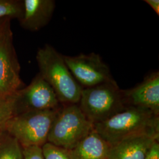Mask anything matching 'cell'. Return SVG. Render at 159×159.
<instances>
[{
    "label": "cell",
    "mask_w": 159,
    "mask_h": 159,
    "mask_svg": "<svg viewBox=\"0 0 159 159\" xmlns=\"http://www.w3.org/2000/svg\"><path fill=\"white\" fill-rule=\"evenodd\" d=\"M93 125L94 130L110 146L138 134H159V115L146 109L127 106L108 119Z\"/></svg>",
    "instance_id": "cell-1"
},
{
    "label": "cell",
    "mask_w": 159,
    "mask_h": 159,
    "mask_svg": "<svg viewBox=\"0 0 159 159\" xmlns=\"http://www.w3.org/2000/svg\"><path fill=\"white\" fill-rule=\"evenodd\" d=\"M15 94L11 96L0 98V132L5 130L7 123L16 115Z\"/></svg>",
    "instance_id": "cell-15"
},
{
    "label": "cell",
    "mask_w": 159,
    "mask_h": 159,
    "mask_svg": "<svg viewBox=\"0 0 159 159\" xmlns=\"http://www.w3.org/2000/svg\"><path fill=\"white\" fill-rule=\"evenodd\" d=\"M23 11V1L0 0V19L9 18L20 20Z\"/></svg>",
    "instance_id": "cell-14"
},
{
    "label": "cell",
    "mask_w": 159,
    "mask_h": 159,
    "mask_svg": "<svg viewBox=\"0 0 159 159\" xmlns=\"http://www.w3.org/2000/svg\"><path fill=\"white\" fill-rule=\"evenodd\" d=\"M58 109L31 111L16 114L7 123L5 130L17 140L22 148L42 147L47 142L51 125Z\"/></svg>",
    "instance_id": "cell-5"
},
{
    "label": "cell",
    "mask_w": 159,
    "mask_h": 159,
    "mask_svg": "<svg viewBox=\"0 0 159 159\" xmlns=\"http://www.w3.org/2000/svg\"><path fill=\"white\" fill-rule=\"evenodd\" d=\"M159 134L141 133L126 137L110 146L107 159H145Z\"/></svg>",
    "instance_id": "cell-10"
},
{
    "label": "cell",
    "mask_w": 159,
    "mask_h": 159,
    "mask_svg": "<svg viewBox=\"0 0 159 159\" xmlns=\"http://www.w3.org/2000/svg\"><path fill=\"white\" fill-rule=\"evenodd\" d=\"M16 114L31 111L57 110L62 106L54 91L39 73L29 85L15 94Z\"/></svg>",
    "instance_id": "cell-8"
},
{
    "label": "cell",
    "mask_w": 159,
    "mask_h": 159,
    "mask_svg": "<svg viewBox=\"0 0 159 159\" xmlns=\"http://www.w3.org/2000/svg\"><path fill=\"white\" fill-rule=\"evenodd\" d=\"M36 60L39 73L51 86L60 104H78L83 88L68 69L64 55L46 44L38 50Z\"/></svg>",
    "instance_id": "cell-2"
},
{
    "label": "cell",
    "mask_w": 159,
    "mask_h": 159,
    "mask_svg": "<svg viewBox=\"0 0 159 159\" xmlns=\"http://www.w3.org/2000/svg\"><path fill=\"white\" fill-rule=\"evenodd\" d=\"M11 18H4L0 19V35L2 33V31L6 29V27L10 24Z\"/></svg>",
    "instance_id": "cell-20"
},
{
    "label": "cell",
    "mask_w": 159,
    "mask_h": 159,
    "mask_svg": "<svg viewBox=\"0 0 159 159\" xmlns=\"http://www.w3.org/2000/svg\"><path fill=\"white\" fill-rule=\"evenodd\" d=\"M44 159H71L69 150L47 142L42 147Z\"/></svg>",
    "instance_id": "cell-16"
},
{
    "label": "cell",
    "mask_w": 159,
    "mask_h": 159,
    "mask_svg": "<svg viewBox=\"0 0 159 159\" xmlns=\"http://www.w3.org/2000/svg\"><path fill=\"white\" fill-rule=\"evenodd\" d=\"M144 1L149 5L157 16H159V0H144Z\"/></svg>",
    "instance_id": "cell-19"
},
{
    "label": "cell",
    "mask_w": 159,
    "mask_h": 159,
    "mask_svg": "<svg viewBox=\"0 0 159 159\" xmlns=\"http://www.w3.org/2000/svg\"><path fill=\"white\" fill-rule=\"evenodd\" d=\"M23 159H44L42 148L40 146H30L23 148Z\"/></svg>",
    "instance_id": "cell-17"
},
{
    "label": "cell",
    "mask_w": 159,
    "mask_h": 159,
    "mask_svg": "<svg viewBox=\"0 0 159 159\" xmlns=\"http://www.w3.org/2000/svg\"><path fill=\"white\" fill-rule=\"evenodd\" d=\"M94 130L78 104L62 105L57 111L47 142L71 150Z\"/></svg>",
    "instance_id": "cell-4"
},
{
    "label": "cell",
    "mask_w": 159,
    "mask_h": 159,
    "mask_svg": "<svg viewBox=\"0 0 159 159\" xmlns=\"http://www.w3.org/2000/svg\"><path fill=\"white\" fill-rule=\"evenodd\" d=\"M0 159H23L21 146L6 130L0 132Z\"/></svg>",
    "instance_id": "cell-13"
},
{
    "label": "cell",
    "mask_w": 159,
    "mask_h": 159,
    "mask_svg": "<svg viewBox=\"0 0 159 159\" xmlns=\"http://www.w3.org/2000/svg\"><path fill=\"white\" fill-rule=\"evenodd\" d=\"M125 106L148 110L159 115V73L152 72L134 87L122 90Z\"/></svg>",
    "instance_id": "cell-9"
},
{
    "label": "cell",
    "mask_w": 159,
    "mask_h": 159,
    "mask_svg": "<svg viewBox=\"0 0 159 159\" xmlns=\"http://www.w3.org/2000/svg\"><path fill=\"white\" fill-rule=\"evenodd\" d=\"M22 17L19 23L23 29L38 31L49 23L56 8L54 0H23Z\"/></svg>",
    "instance_id": "cell-11"
},
{
    "label": "cell",
    "mask_w": 159,
    "mask_h": 159,
    "mask_svg": "<svg viewBox=\"0 0 159 159\" xmlns=\"http://www.w3.org/2000/svg\"><path fill=\"white\" fill-rule=\"evenodd\" d=\"M64 58L74 79L83 89L116 81L108 66L95 52L75 56L64 55Z\"/></svg>",
    "instance_id": "cell-6"
},
{
    "label": "cell",
    "mask_w": 159,
    "mask_h": 159,
    "mask_svg": "<svg viewBox=\"0 0 159 159\" xmlns=\"http://www.w3.org/2000/svg\"><path fill=\"white\" fill-rule=\"evenodd\" d=\"M110 145L94 130L72 150L71 159H107Z\"/></svg>",
    "instance_id": "cell-12"
},
{
    "label": "cell",
    "mask_w": 159,
    "mask_h": 159,
    "mask_svg": "<svg viewBox=\"0 0 159 159\" xmlns=\"http://www.w3.org/2000/svg\"><path fill=\"white\" fill-rule=\"evenodd\" d=\"M78 105L93 125L119 113L126 107L116 81L83 89Z\"/></svg>",
    "instance_id": "cell-3"
},
{
    "label": "cell",
    "mask_w": 159,
    "mask_h": 159,
    "mask_svg": "<svg viewBox=\"0 0 159 159\" xmlns=\"http://www.w3.org/2000/svg\"><path fill=\"white\" fill-rule=\"evenodd\" d=\"M145 159H159V141L154 143L153 146L149 150Z\"/></svg>",
    "instance_id": "cell-18"
},
{
    "label": "cell",
    "mask_w": 159,
    "mask_h": 159,
    "mask_svg": "<svg viewBox=\"0 0 159 159\" xmlns=\"http://www.w3.org/2000/svg\"><path fill=\"white\" fill-rule=\"evenodd\" d=\"M20 68L9 24L0 35V98L13 96L23 88Z\"/></svg>",
    "instance_id": "cell-7"
}]
</instances>
